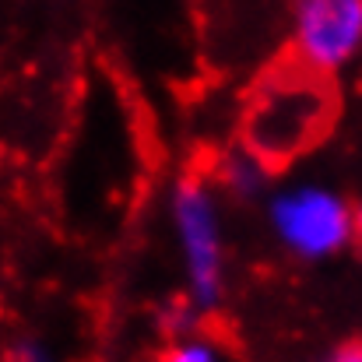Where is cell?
I'll use <instances>...</instances> for the list:
<instances>
[{
    "mask_svg": "<svg viewBox=\"0 0 362 362\" xmlns=\"http://www.w3.org/2000/svg\"><path fill=\"white\" fill-rule=\"evenodd\" d=\"M334 113L338 95L331 74L288 53L257 78L243 117V144L271 169L288 165L327 137Z\"/></svg>",
    "mask_w": 362,
    "mask_h": 362,
    "instance_id": "1",
    "label": "cell"
},
{
    "mask_svg": "<svg viewBox=\"0 0 362 362\" xmlns=\"http://www.w3.org/2000/svg\"><path fill=\"white\" fill-rule=\"evenodd\" d=\"M173 229L183 253L187 292L201 310H215L226 292V246L218 204L204 180L183 176L173 190Z\"/></svg>",
    "mask_w": 362,
    "mask_h": 362,
    "instance_id": "2",
    "label": "cell"
},
{
    "mask_svg": "<svg viewBox=\"0 0 362 362\" xmlns=\"http://www.w3.org/2000/svg\"><path fill=\"white\" fill-rule=\"evenodd\" d=\"M271 226L281 246L303 260H320L356 240L352 208L324 187H292L271 201Z\"/></svg>",
    "mask_w": 362,
    "mask_h": 362,
    "instance_id": "3",
    "label": "cell"
},
{
    "mask_svg": "<svg viewBox=\"0 0 362 362\" xmlns=\"http://www.w3.org/2000/svg\"><path fill=\"white\" fill-rule=\"evenodd\" d=\"M292 53L324 74L356 60L362 53V0H296Z\"/></svg>",
    "mask_w": 362,
    "mask_h": 362,
    "instance_id": "4",
    "label": "cell"
},
{
    "mask_svg": "<svg viewBox=\"0 0 362 362\" xmlns=\"http://www.w3.org/2000/svg\"><path fill=\"white\" fill-rule=\"evenodd\" d=\"M267 173H271V165H267L257 151H250V148L243 144L240 151H233V155L222 158V165H218V183H222L233 197H253V194H260V187L267 183Z\"/></svg>",
    "mask_w": 362,
    "mask_h": 362,
    "instance_id": "5",
    "label": "cell"
},
{
    "mask_svg": "<svg viewBox=\"0 0 362 362\" xmlns=\"http://www.w3.org/2000/svg\"><path fill=\"white\" fill-rule=\"evenodd\" d=\"M222 356L218 352V341L211 338H201V334H183L173 341V349L165 352V359L173 362H215Z\"/></svg>",
    "mask_w": 362,
    "mask_h": 362,
    "instance_id": "6",
    "label": "cell"
},
{
    "mask_svg": "<svg viewBox=\"0 0 362 362\" xmlns=\"http://www.w3.org/2000/svg\"><path fill=\"white\" fill-rule=\"evenodd\" d=\"M356 243H359V250H362V208L356 211Z\"/></svg>",
    "mask_w": 362,
    "mask_h": 362,
    "instance_id": "7",
    "label": "cell"
}]
</instances>
